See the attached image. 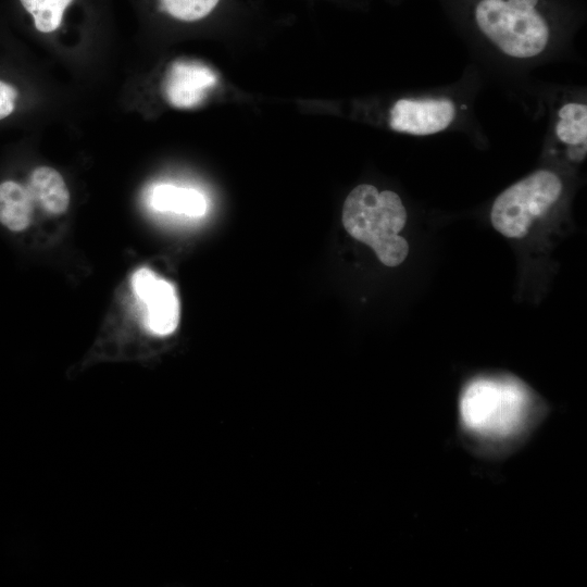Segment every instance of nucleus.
<instances>
[{
  "label": "nucleus",
  "instance_id": "nucleus-1",
  "mask_svg": "<svg viewBox=\"0 0 587 587\" xmlns=\"http://www.w3.org/2000/svg\"><path fill=\"white\" fill-rule=\"evenodd\" d=\"M407 210L398 193L379 191L375 186L362 184L347 196L342 207V225L355 240L374 250L386 266L401 264L409 243L399 235L407 223Z\"/></svg>",
  "mask_w": 587,
  "mask_h": 587
},
{
  "label": "nucleus",
  "instance_id": "nucleus-2",
  "mask_svg": "<svg viewBox=\"0 0 587 587\" xmlns=\"http://www.w3.org/2000/svg\"><path fill=\"white\" fill-rule=\"evenodd\" d=\"M530 412V394L512 378L474 379L460 398L462 425L486 440H504L517 435L526 426Z\"/></svg>",
  "mask_w": 587,
  "mask_h": 587
},
{
  "label": "nucleus",
  "instance_id": "nucleus-3",
  "mask_svg": "<svg viewBox=\"0 0 587 587\" xmlns=\"http://www.w3.org/2000/svg\"><path fill=\"white\" fill-rule=\"evenodd\" d=\"M539 0H479L475 9L482 34L503 54L514 59L540 55L550 28L537 11Z\"/></svg>",
  "mask_w": 587,
  "mask_h": 587
},
{
  "label": "nucleus",
  "instance_id": "nucleus-4",
  "mask_svg": "<svg viewBox=\"0 0 587 587\" xmlns=\"http://www.w3.org/2000/svg\"><path fill=\"white\" fill-rule=\"evenodd\" d=\"M561 178L549 170H538L504 189L490 210L492 227L507 238L525 237L533 223L560 199Z\"/></svg>",
  "mask_w": 587,
  "mask_h": 587
},
{
  "label": "nucleus",
  "instance_id": "nucleus-5",
  "mask_svg": "<svg viewBox=\"0 0 587 587\" xmlns=\"http://www.w3.org/2000/svg\"><path fill=\"white\" fill-rule=\"evenodd\" d=\"M457 108L448 98H403L390 109L391 129L426 136L447 129L455 118Z\"/></svg>",
  "mask_w": 587,
  "mask_h": 587
},
{
  "label": "nucleus",
  "instance_id": "nucleus-6",
  "mask_svg": "<svg viewBox=\"0 0 587 587\" xmlns=\"http://www.w3.org/2000/svg\"><path fill=\"white\" fill-rule=\"evenodd\" d=\"M133 288L146 304V325L155 335L172 334L179 323V301L173 284L142 267L133 276Z\"/></svg>",
  "mask_w": 587,
  "mask_h": 587
},
{
  "label": "nucleus",
  "instance_id": "nucleus-7",
  "mask_svg": "<svg viewBox=\"0 0 587 587\" xmlns=\"http://www.w3.org/2000/svg\"><path fill=\"white\" fill-rule=\"evenodd\" d=\"M216 84L215 73L193 61H176L167 70L163 88L167 101L182 109L201 103Z\"/></svg>",
  "mask_w": 587,
  "mask_h": 587
},
{
  "label": "nucleus",
  "instance_id": "nucleus-8",
  "mask_svg": "<svg viewBox=\"0 0 587 587\" xmlns=\"http://www.w3.org/2000/svg\"><path fill=\"white\" fill-rule=\"evenodd\" d=\"M554 137L567 148L572 160L580 161L587 147L586 103L570 101L560 107L554 124Z\"/></svg>",
  "mask_w": 587,
  "mask_h": 587
},
{
  "label": "nucleus",
  "instance_id": "nucleus-9",
  "mask_svg": "<svg viewBox=\"0 0 587 587\" xmlns=\"http://www.w3.org/2000/svg\"><path fill=\"white\" fill-rule=\"evenodd\" d=\"M26 188L34 204L50 214H61L68 208L70 192L61 174L52 167L35 168Z\"/></svg>",
  "mask_w": 587,
  "mask_h": 587
},
{
  "label": "nucleus",
  "instance_id": "nucleus-10",
  "mask_svg": "<svg viewBox=\"0 0 587 587\" xmlns=\"http://www.w3.org/2000/svg\"><path fill=\"white\" fill-rule=\"evenodd\" d=\"M151 205L158 211L187 216H202L208 209L207 199L196 189L161 184L151 190Z\"/></svg>",
  "mask_w": 587,
  "mask_h": 587
},
{
  "label": "nucleus",
  "instance_id": "nucleus-11",
  "mask_svg": "<svg viewBox=\"0 0 587 587\" xmlns=\"http://www.w3.org/2000/svg\"><path fill=\"white\" fill-rule=\"evenodd\" d=\"M34 202L26 187L16 182L0 184V222L13 232L29 226Z\"/></svg>",
  "mask_w": 587,
  "mask_h": 587
},
{
  "label": "nucleus",
  "instance_id": "nucleus-12",
  "mask_svg": "<svg viewBox=\"0 0 587 587\" xmlns=\"http://www.w3.org/2000/svg\"><path fill=\"white\" fill-rule=\"evenodd\" d=\"M20 1L24 9L33 15L36 28L41 33H51L61 25L63 13L73 0Z\"/></svg>",
  "mask_w": 587,
  "mask_h": 587
},
{
  "label": "nucleus",
  "instance_id": "nucleus-13",
  "mask_svg": "<svg viewBox=\"0 0 587 587\" xmlns=\"http://www.w3.org/2000/svg\"><path fill=\"white\" fill-rule=\"evenodd\" d=\"M220 0H160V8L173 17L192 22L203 18Z\"/></svg>",
  "mask_w": 587,
  "mask_h": 587
},
{
  "label": "nucleus",
  "instance_id": "nucleus-14",
  "mask_svg": "<svg viewBox=\"0 0 587 587\" xmlns=\"http://www.w3.org/2000/svg\"><path fill=\"white\" fill-rule=\"evenodd\" d=\"M16 97L17 90L13 86L0 80V120L13 112Z\"/></svg>",
  "mask_w": 587,
  "mask_h": 587
}]
</instances>
